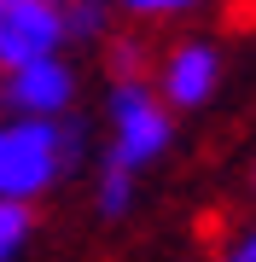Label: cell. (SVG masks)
<instances>
[{"label": "cell", "mask_w": 256, "mask_h": 262, "mask_svg": "<svg viewBox=\"0 0 256 262\" xmlns=\"http://www.w3.org/2000/svg\"><path fill=\"white\" fill-rule=\"evenodd\" d=\"M175 146V111L157 99L152 76H111L105 82V122H99V158L117 169L146 175Z\"/></svg>", "instance_id": "obj_1"}, {"label": "cell", "mask_w": 256, "mask_h": 262, "mask_svg": "<svg viewBox=\"0 0 256 262\" xmlns=\"http://www.w3.org/2000/svg\"><path fill=\"white\" fill-rule=\"evenodd\" d=\"M58 181H70L64 146H58V117H12L0 111V198L12 204H41Z\"/></svg>", "instance_id": "obj_2"}, {"label": "cell", "mask_w": 256, "mask_h": 262, "mask_svg": "<svg viewBox=\"0 0 256 262\" xmlns=\"http://www.w3.org/2000/svg\"><path fill=\"white\" fill-rule=\"evenodd\" d=\"M221 82H227V53L210 35H180L175 47H163L152 58V88H157V99L169 105L175 117L216 105Z\"/></svg>", "instance_id": "obj_3"}, {"label": "cell", "mask_w": 256, "mask_h": 262, "mask_svg": "<svg viewBox=\"0 0 256 262\" xmlns=\"http://www.w3.org/2000/svg\"><path fill=\"white\" fill-rule=\"evenodd\" d=\"M82 99V70L70 53H47L35 64H18V70H0V111L12 117H64L76 111Z\"/></svg>", "instance_id": "obj_4"}, {"label": "cell", "mask_w": 256, "mask_h": 262, "mask_svg": "<svg viewBox=\"0 0 256 262\" xmlns=\"http://www.w3.org/2000/svg\"><path fill=\"white\" fill-rule=\"evenodd\" d=\"M64 47V12L58 6H0V70L35 64Z\"/></svg>", "instance_id": "obj_5"}, {"label": "cell", "mask_w": 256, "mask_h": 262, "mask_svg": "<svg viewBox=\"0 0 256 262\" xmlns=\"http://www.w3.org/2000/svg\"><path fill=\"white\" fill-rule=\"evenodd\" d=\"M87 175H94V210L105 222H128V215L140 210V175H134V169H117V163L99 158Z\"/></svg>", "instance_id": "obj_6"}, {"label": "cell", "mask_w": 256, "mask_h": 262, "mask_svg": "<svg viewBox=\"0 0 256 262\" xmlns=\"http://www.w3.org/2000/svg\"><path fill=\"white\" fill-rule=\"evenodd\" d=\"M105 76H152V41L140 29H105Z\"/></svg>", "instance_id": "obj_7"}, {"label": "cell", "mask_w": 256, "mask_h": 262, "mask_svg": "<svg viewBox=\"0 0 256 262\" xmlns=\"http://www.w3.org/2000/svg\"><path fill=\"white\" fill-rule=\"evenodd\" d=\"M58 12H64V47H99L105 29L117 24L111 0H64Z\"/></svg>", "instance_id": "obj_8"}, {"label": "cell", "mask_w": 256, "mask_h": 262, "mask_svg": "<svg viewBox=\"0 0 256 262\" xmlns=\"http://www.w3.org/2000/svg\"><path fill=\"white\" fill-rule=\"evenodd\" d=\"M35 239V204H12L0 198V262H18Z\"/></svg>", "instance_id": "obj_9"}, {"label": "cell", "mask_w": 256, "mask_h": 262, "mask_svg": "<svg viewBox=\"0 0 256 262\" xmlns=\"http://www.w3.org/2000/svg\"><path fill=\"white\" fill-rule=\"evenodd\" d=\"M204 0H111L117 18L128 24H175V18H192Z\"/></svg>", "instance_id": "obj_10"}, {"label": "cell", "mask_w": 256, "mask_h": 262, "mask_svg": "<svg viewBox=\"0 0 256 262\" xmlns=\"http://www.w3.org/2000/svg\"><path fill=\"white\" fill-rule=\"evenodd\" d=\"M221 262H256V222H250V227H239V233H233V245L221 251Z\"/></svg>", "instance_id": "obj_11"}, {"label": "cell", "mask_w": 256, "mask_h": 262, "mask_svg": "<svg viewBox=\"0 0 256 262\" xmlns=\"http://www.w3.org/2000/svg\"><path fill=\"white\" fill-rule=\"evenodd\" d=\"M0 6H64V0H0Z\"/></svg>", "instance_id": "obj_12"}, {"label": "cell", "mask_w": 256, "mask_h": 262, "mask_svg": "<svg viewBox=\"0 0 256 262\" xmlns=\"http://www.w3.org/2000/svg\"><path fill=\"white\" fill-rule=\"evenodd\" d=\"M250 192H256V158H250Z\"/></svg>", "instance_id": "obj_13"}]
</instances>
